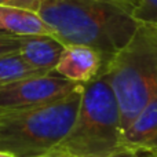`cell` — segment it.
Masks as SVG:
<instances>
[{"label":"cell","instance_id":"1","mask_svg":"<svg viewBox=\"0 0 157 157\" xmlns=\"http://www.w3.org/2000/svg\"><path fill=\"white\" fill-rule=\"evenodd\" d=\"M131 10L132 0H44L37 14L62 44L91 47L106 65L141 25Z\"/></svg>","mask_w":157,"mask_h":157},{"label":"cell","instance_id":"2","mask_svg":"<svg viewBox=\"0 0 157 157\" xmlns=\"http://www.w3.org/2000/svg\"><path fill=\"white\" fill-rule=\"evenodd\" d=\"M83 84L69 95L41 106L0 113V150L15 157H39L57 149L78 113Z\"/></svg>","mask_w":157,"mask_h":157},{"label":"cell","instance_id":"3","mask_svg":"<svg viewBox=\"0 0 157 157\" xmlns=\"http://www.w3.org/2000/svg\"><path fill=\"white\" fill-rule=\"evenodd\" d=\"M102 73L121 114L123 134L157 91V29L141 24L128 44L110 58Z\"/></svg>","mask_w":157,"mask_h":157},{"label":"cell","instance_id":"4","mask_svg":"<svg viewBox=\"0 0 157 157\" xmlns=\"http://www.w3.org/2000/svg\"><path fill=\"white\" fill-rule=\"evenodd\" d=\"M123 146L121 114L105 75L83 84L78 113L58 149L72 157H106Z\"/></svg>","mask_w":157,"mask_h":157},{"label":"cell","instance_id":"5","mask_svg":"<svg viewBox=\"0 0 157 157\" xmlns=\"http://www.w3.org/2000/svg\"><path fill=\"white\" fill-rule=\"evenodd\" d=\"M77 86L55 71L4 84L0 86V113L51 103L69 95Z\"/></svg>","mask_w":157,"mask_h":157},{"label":"cell","instance_id":"6","mask_svg":"<svg viewBox=\"0 0 157 157\" xmlns=\"http://www.w3.org/2000/svg\"><path fill=\"white\" fill-rule=\"evenodd\" d=\"M103 58L97 50L80 44L65 46L55 66L59 76L77 84H87L103 71Z\"/></svg>","mask_w":157,"mask_h":157},{"label":"cell","instance_id":"7","mask_svg":"<svg viewBox=\"0 0 157 157\" xmlns=\"http://www.w3.org/2000/svg\"><path fill=\"white\" fill-rule=\"evenodd\" d=\"M123 146L144 156H157V91L123 134Z\"/></svg>","mask_w":157,"mask_h":157},{"label":"cell","instance_id":"8","mask_svg":"<svg viewBox=\"0 0 157 157\" xmlns=\"http://www.w3.org/2000/svg\"><path fill=\"white\" fill-rule=\"evenodd\" d=\"M65 44L54 35L22 36V47L19 54L32 68L44 73L55 71Z\"/></svg>","mask_w":157,"mask_h":157},{"label":"cell","instance_id":"9","mask_svg":"<svg viewBox=\"0 0 157 157\" xmlns=\"http://www.w3.org/2000/svg\"><path fill=\"white\" fill-rule=\"evenodd\" d=\"M0 26L13 36L52 35V30L35 11L0 6Z\"/></svg>","mask_w":157,"mask_h":157},{"label":"cell","instance_id":"10","mask_svg":"<svg viewBox=\"0 0 157 157\" xmlns=\"http://www.w3.org/2000/svg\"><path fill=\"white\" fill-rule=\"evenodd\" d=\"M39 75H47V73L32 68L22 58V55L19 52L0 57V86L21 80V78L25 77L39 76Z\"/></svg>","mask_w":157,"mask_h":157},{"label":"cell","instance_id":"11","mask_svg":"<svg viewBox=\"0 0 157 157\" xmlns=\"http://www.w3.org/2000/svg\"><path fill=\"white\" fill-rule=\"evenodd\" d=\"M131 14L139 24L157 26V0H132Z\"/></svg>","mask_w":157,"mask_h":157},{"label":"cell","instance_id":"12","mask_svg":"<svg viewBox=\"0 0 157 157\" xmlns=\"http://www.w3.org/2000/svg\"><path fill=\"white\" fill-rule=\"evenodd\" d=\"M22 36H0V57L21 51Z\"/></svg>","mask_w":157,"mask_h":157},{"label":"cell","instance_id":"13","mask_svg":"<svg viewBox=\"0 0 157 157\" xmlns=\"http://www.w3.org/2000/svg\"><path fill=\"white\" fill-rule=\"evenodd\" d=\"M44 0H0V6H6V7H17V8H24V10L35 11L37 13L40 4Z\"/></svg>","mask_w":157,"mask_h":157},{"label":"cell","instance_id":"14","mask_svg":"<svg viewBox=\"0 0 157 157\" xmlns=\"http://www.w3.org/2000/svg\"><path fill=\"white\" fill-rule=\"evenodd\" d=\"M142 156H144V155H141L139 152L131 149V147L121 146L120 149H117L116 152L110 153V155L106 156V157H142Z\"/></svg>","mask_w":157,"mask_h":157},{"label":"cell","instance_id":"15","mask_svg":"<svg viewBox=\"0 0 157 157\" xmlns=\"http://www.w3.org/2000/svg\"><path fill=\"white\" fill-rule=\"evenodd\" d=\"M39 157H72V156H69L68 153H65L63 150H61V149H58V147H57V149L51 150V152L46 153V155H41Z\"/></svg>","mask_w":157,"mask_h":157},{"label":"cell","instance_id":"16","mask_svg":"<svg viewBox=\"0 0 157 157\" xmlns=\"http://www.w3.org/2000/svg\"><path fill=\"white\" fill-rule=\"evenodd\" d=\"M0 157H15V156L11 155V153H8V152H3V150H0Z\"/></svg>","mask_w":157,"mask_h":157},{"label":"cell","instance_id":"17","mask_svg":"<svg viewBox=\"0 0 157 157\" xmlns=\"http://www.w3.org/2000/svg\"><path fill=\"white\" fill-rule=\"evenodd\" d=\"M0 36H10V33H8V32H6V30L3 29L2 26H0ZM11 36H13V35H11Z\"/></svg>","mask_w":157,"mask_h":157},{"label":"cell","instance_id":"18","mask_svg":"<svg viewBox=\"0 0 157 157\" xmlns=\"http://www.w3.org/2000/svg\"><path fill=\"white\" fill-rule=\"evenodd\" d=\"M142 157H157V156H153V155H145V156H142Z\"/></svg>","mask_w":157,"mask_h":157},{"label":"cell","instance_id":"19","mask_svg":"<svg viewBox=\"0 0 157 157\" xmlns=\"http://www.w3.org/2000/svg\"><path fill=\"white\" fill-rule=\"evenodd\" d=\"M152 26H153V25H152ZM155 28H156V29H157V26H155Z\"/></svg>","mask_w":157,"mask_h":157}]
</instances>
